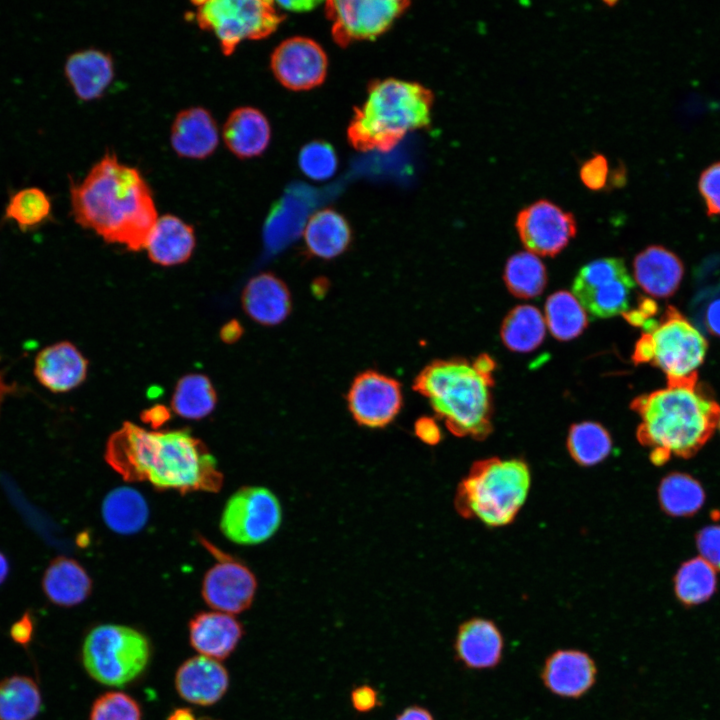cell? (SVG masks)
<instances>
[{"label":"cell","instance_id":"cell-25","mask_svg":"<svg viewBox=\"0 0 720 720\" xmlns=\"http://www.w3.org/2000/svg\"><path fill=\"white\" fill-rule=\"evenodd\" d=\"M64 74L74 94L83 101L101 97L114 78V64L107 53L98 49H83L70 54L64 64Z\"/></svg>","mask_w":720,"mask_h":720},{"label":"cell","instance_id":"cell-23","mask_svg":"<svg viewBox=\"0 0 720 720\" xmlns=\"http://www.w3.org/2000/svg\"><path fill=\"white\" fill-rule=\"evenodd\" d=\"M241 302L251 319L266 326L283 322L292 308L288 287L269 272L260 273L249 280L242 292Z\"/></svg>","mask_w":720,"mask_h":720},{"label":"cell","instance_id":"cell-5","mask_svg":"<svg viewBox=\"0 0 720 720\" xmlns=\"http://www.w3.org/2000/svg\"><path fill=\"white\" fill-rule=\"evenodd\" d=\"M433 94L418 83L386 79L372 83L348 128L360 151L391 150L408 132L430 122Z\"/></svg>","mask_w":720,"mask_h":720},{"label":"cell","instance_id":"cell-56","mask_svg":"<svg viewBox=\"0 0 720 720\" xmlns=\"http://www.w3.org/2000/svg\"><path fill=\"white\" fill-rule=\"evenodd\" d=\"M199 720H216V719H212V718H209V717H204V718H201V719H199Z\"/></svg>","mask_w":720,"mask_h":720},{"label":"cell","instance_id":"cell-40","mask_svg":"<svg viewBox=\"0 0 720 720\" xmlns=\"http://www.w3.org/2000/svg\"><path fill=\"white\" fill-rule=\"evenodd\" d=\"M89 720H142V710L132 696L108 691L93 702Z\"/></svg>","mask_w":720,"mask_h":720},{"label":"cell","instance_id":"cell-36","mask_svg":"<svg viewBox=\"0 0 720 720\" xmlns=\"http://www.w3.org/2000/svg\"><path fill=\"white\" fill-rule=\"evenodd\" d=\"M503 278L509 292L521 299L538 297L547 284L543 262L528 251L518 252L507 260Z\"/></svg>","mask_w":720,"mask_h":720},{"label":"cell","instance_id":"cell-45","mask_svg":"<svg viewBox=\"0 0 720 720\" xmlns=\"http://www.w3.org/2000/svg\"><path fill=\"white\" fill-rule=\"evenodd\" d=\"M350 699L352 707L359 713L370 712L380 704L378 692L368 684L355 687L351 691Z\"/></svg>","mask_w":720,"mask_h":720},{"label":"cell","instance_id":"cell-42","mask_svg":"<svg viewBox=\"0 0 720 720\" xmlns=\"http://www.w3.org/2000/svg\"><path fill=\"white\" fill-rule=\"evenodd\" d=\"M698 189L708 215H720V161L711 164L701 173Z\"/></svg>","mask_w":720,"mask_h":720},{"label":"cell","instance_id":"cell-38","mask_svg":"<svg viewBox=\"0 0 720 720\" xmlns=\"http://www.w3.org/2000/svg\"><path fill=\"white\" fill-rule=\"evenodd\" d=\"M701 485L683 473H673L663 479L659 487V500L665 512L674 516H687L700 509L704 502Z\"/></svg>","mask_w":720,"mask_h":720},{"label":"cell","instance_id":"cell-10","mask_svg":"<svg viewBox=\"0 0 720 720\" xmlns=\"http://www.w3.org/2000/svg\"><path fill=\"white\" fill-rule=\"evenodd\" d=\"M281 519L280 503L269 489L247 486L238 489L226 502L220 529L236 544L254 545L273 536Z\"/></svg>","mask_w":720,"mask_h":720},{"label":"cell","instance_id":"cell-39","mask_svg":"<svg viewBox=\"0 0 720 720\" xmlns=\"http://www.w3.org/2000/svg\"><path fill=\"white\" fill-rule=\"evenodd\" d=\"M568 450L575 461L591 466L603 461L610 453L612 441L607 430L595 422L573 425L568 435Z\"/></svg>","mask_w":720,"mask_h":720},{"label":"cell","instance_id":"cell-30","mask_svg":"<svg viewBox=\"0 0 720 720\" xmlns=\"http://www.w3.org/2000/svg\"><path fill=\"white\" fill-rule=\"evenodd\" d=\"M148 505L138 491L130 487L111 490L103 500L102 516L114 532L130 535L140 531L148 520Z\"/></svg>","mask_w":720,"mask_h":720},{"label":"cell","instance_id":"cell-1","mask_svg":"<svg viewBox=\"0 0 720 720\" xmlns=\"http://www.w3.org/2000/svg\"><path fill=\"white\" fill-rule=\"evenodd\" d=\"M104 459L124 480L159 490L215 493L223 485L215 457L184 429L148 431L125 422L109 436Z\"/></svg>","mask_w":720,"mask_h":720},{"label":"cell","instance_id":"cell-22","mask_svg":"<svg viewBox=\"0 0 720 720\" xmlns=\"http://www.w3.org/2000/svg\"><path fill=\"white\" fill-rule=\"evenodd\" d=\"M171 146L180 156L204 159L218 146L219 130L211 113L203 107L180 111L171 126Z\"/></svg>","mask_w":720,"mask_h":720},{"label":"cell","instance_id":"cell-8","mask_svg":"<svg viewBox=\"0 0 720 720\" xmlns=\"http://www.w3.org/2000/svg\"><path fill=\"white\" fill-rule=\"evenodd\" d=\"M151 657L148 638L135 628L102 624L86 635L81 658L86 672L95 681L119 687L140 676Z\"/></svg>","mask_w":720,"mask_h":720},{"label":"cell","instance_id":"cell-49","mask_svg":"<svg viewBox=\"0 0 720 720\" xmlns=\"http://www.w3.org/2000/svg\"><path fill=\"white\" fill-rule=\"evenodd\" d=\"M705 323L708 330L720 337V299L714 300L705 313Z\"/></svg>","mask_w":720,"mask_h":720},{"label":"cell","instance_id":"cell-21","mask_svg":"<svg viewBox=\"0 0 720 720\" xmlns=\"http://www.w3.org/2000/svg\"><path fill=\"white\" fill-rule=\"evenodd\" d=\"M244 634L242 624L233 615L218 611L195 614L188 623V637L199 655L215 660L229 657Z\"/></svg>","mask_w":720,"mask_h":720},{"label":"cell","instance_id":"cell-26","mask_svg":"<svg viewBox=\"0 0 720 720\" xmlns=\"http://www.w3.org/2000/svg\"><path fill=\"white\" fill-rule=\"evenodd\" d=\"M195 233L177 216L158 217L146 241L145 249L152 262L172 266L186 262L195 247Z\"/></svg>","mask_w":720,"mask_h":720},{"label":"cell","instance_id":"cell-57","mask_svg":"<svg viewBox=\"0 0 720 720\" xmlns=\"http://www.w3.org/2000/svg\"><path fill=\"white\" fill-rule=\"evenodd\" d=\"M720 426V425H719Z\"/></svg>","mask_w":720,"mask_h":720},{"label":"cell","instance_id":"cell-17","mask_svg":"<svg viewBox=\"0 0 720 720\" xmlns=\"http://www.w3.org/2000/svg\"><path fill=\"white\" fill-rule=\"evenodd\" d=\"M598 668L589 653L580 649H557L544 661L540 678L552 694L565 699H579L597 681Z\"/></svg>","mask_w":720,"mask_h":720},{"label":"cell","instance_id":"cell-50","mask_svg":"<svg viewBox=\"0 0 720 720\" xmlns=\"http://www.w3.org/2000/svg\"><path fill=\"white\" fill-rule=\"evenodd\" d=\"M394 720H434L433 714L420 705H411L399 713Z\"/></svg>","mask_w":720,"mask_h":720},{"label":"cell","instance_id":"cell-12","mask_svg":"<svg viewBox=\"0 0 720 720\" xmlns=\"http://www.w3.org/2000/svg\"><path fill=\"white\" fill-rule=\"evenodd\" d=\"M408 6L409 2L398 0H331L326 2V13L333 23L334 40L346 46L378 36Z\"/></svg>","mask_w":720,"mask_h":720},{"label":"cell","instance_id":"cell-4","mask_svg":"<svg viewBox=\"0 0 720 720\" xmlns=\"http://www.w3.org/2000/svg\"><path fill=\"white\" fill-rule=\"evenodd\" d=\"M493 359L436 360L416 376L413 389L428 399L446 427L457 436L482 438L491 427Z\"/></svg>","mask_w":720,"mask_h":720},{"label":"cell","instance_id":"cell-31","mask_svg":"<svg viewBox=\"0 0 720 720\" xmlns=\"http://www.w3.org/2000/svg\"><path fill=\"white\" fill-rule=\"evenodd\" d=\"M545 319L532 305H519L503 319L500 335L504 345L514 352H530L544 340Z\"/></svg>","mask_w":720,"mask_h":720},{"label":"cell","instance_id":"cell-15","mask_svg":"<svg viewBox=\"0 0 720 720\" xmlns=\"http://www.w3.org/2000/svg\"><path fill=\"white\" fill-rule=\"evenodd\" d=\"M213 553L219 562L203 578L202 598L218 612L233 615L247 610L257 590L255 575L242 562L226 554Z\"/></svg>","mask_w":720,"mask_h":720},{"label":"cell","instance_id":"cell-48","mask_svg":"<svg viewBox=\"0 0 720 720\" xmlns=\"http://www.w3.org/2000/svg\"><path fill=\"white\" fill-rule=\"evenodd\" d=\"M171 417L169 409L164 405H154L141 413V420L150 424L153 428H158L166 423Z\"/></svg>","mask_w":720,"mask_h":720},{"label":"cell","instance_id":"cell-28","mask_svg":"<svg viewBox=\"0 0 720 720\" xmlns=\"http://www.w3.org/2000/svg\"><path fill=\"white\" fill-rule=\"evenodd\" d=\"M41 584L48 600L61 607L84 602L92 591V580L86 570L66 556H58L49 563Z\"/></svg>","mask_w":720,"mask_h":720},{"label":"cell","instance_id":"cell-34","mask_svg":"<svg viewBox=\"0 0 720 720\" xmlns=\"http://www.w3.org/2000/svg\"><path fill=\"white\" fill-rule=\"evenodd\" d=\"M544 311L546 326L558 340H571L587 327V312L568 291L551 294L546 300Z\"/></svg>","mask_w":720,"mask_h":720},{"label":"cell","instance_id":"cell-16","mask_svg":"<svg viewBox=\"0 0 720 720\" xmlns=\"http://www.w3.org/2000/svg\"><path fill=\"white\" fill-rule=\"evenodd\" d=\"M271 69L286 88L306 90L319 85L325 78L327 58L313 40L293 37L283 41L272 53Z\"/></svg>","mask_w":720,"mask_h":720},{"label":"cell","instance_id":"cell-33","mask_svg":"<svg viewBox=\"0 0 720 720\" xmlns=\"http://www.w3.org/2000/svg\"><path fill=\"white\" fill-rule=\"evenodd\" d=\"M217 403L216 391L208 377L188 374L177 382L171 406L173 411L186 419L199 420L208 416Z\"/></svg>","mask_w":720,"mask_h":720},{"label":"cell","instance_id":"cell-7","mask_svg":"<svg viewBox=\"0 0 720 720\" xmlns=\"http://www.w3.org/2000/svg\"><path fill=\"white\" fill-rule=\"evenodd\" d=\"M708 343L700 331L675 307L668 306L655 326L637 341L632 360L661 369L668 385L698 382Z\"/></svg>","mask_w":720,"mask_h":720},{"label":"cell","instance_id":"cell-18","mask_svg":"<svg viewBox=\"0 0 720 720\" xmlns=\"http://www.w3.org/2000/svg\"><path fill=\"white\" fill-rule=\"evenodd\" d=\"M504 648V636L498 625L483 617L461 623L453 642L456 661L477 671L496 668L503 659Z\"/></svg>","mask_w":720,"mask_h":720},{"label":"cell","instance_id":"cell-14","mask_svg":"<svg viewBox=\"0 0 720 720\" xmlns=\"http://www.w3.org/2000/svg\"><path fill=\"white\" fill-rule=\"evenodd\" d=\"M347 403L354 420L369 428L391 423L401 410L400 383L374 370L357 375L348 391Z\"/></svg>","mask_w":720,"mask_h":720},{"label":"cell","instance_id":"cell-9","mask_svg":"<svg viewBox=\"0 0 720 720\" xmlns=\"http://www.w3.org/2000/svg\"><path fill=\"white\" fill-rule=\"evenodd\" d=\"M192 5L197 25L214 34L225 56L244 40L267 37L283 20L275 2L267 0H200Z\"/></svg>","mask_w":720,"mask_h":720},{"label":"cell","instance_id":"cell-44","mask_svg":"<svg viewBox=\"0 0 720 720\" xmlns=\"http://www.w3.org/2000/svg\"><path fill=\"white\" fill-rule=\"evenodd\" d=\"M697 548L701 558L715 570H720V525L702 529L697 536Z\"/></svg>","mask_w":720,"mask_h":720},{"label":"cell","instance_id":"cell-47","mask_svg":"<svg viewBox=\"0 0 720 720\" xmlns=\"http://www.w3.org/2000/svg\"><path fill=\"white\" fill-rule=\"evenodd\" d=\"M32 633L33 622L28 613H25L18 621H16L10 629L11 638L22 645H26L30 642Z\"/></svg>","mask_w":720,"mask_h":720},{"label":"cell","instance_id":"cell-35","mask_svg":"<svg viewBox=\"0 0 720 720\" xmlns=\"http://www.w3.org/2000/svg\"><path fill=\"white\" fill-rule=\"evenodd\" d=\"M42 705L33 679L14 675L0 681V720H32Z\"/></svg>","mask_w":720,"mask_h":720},{"label":"cell","instance_id":"cell-43","mask_svg":"<svg viewBox=\"0 0 720 720\" xmlns=\"http://www.w3.org/2000/svg\"><path fill=\"white\" fill-rule=\"evenodd\" d=\"M579 176L586 188L592 191L603 189L609 180V164L602 154H594L581 166Z\"/></svg>","mask_w":720,"mask_h":720},{"label":"cell","instance_id":"cell-29","mask_svg":"<svg viewBox=\"0 0 720 720\" xmlns=\"http://www.w3.org/2000/svg\"><path fill=\"white\" fill-rule=\"evenodd\" d=\"M306 248L313 256L331 259L341 255L351 242L346 219L332 209L314 213L304 229Z\"/></svg>","mask_w":720,"mask_h":720},{"label":"cell","instance_id":"cell-53","mask_svg":"<svg viewBox=\"0 0 720 720\" xmlns=\"http://www.w3.org/2000/svg\"><path fill=\"white\" fill-rule=\"evenodd\" d=\"M275 4L281 6L282 8L289 9V10H295V11H303L313 8L314 5L318 4V2L314 1H281V2H275Z\"/></svg>","mask_w":720,"mask_h":720},{"label":"cell","instance_id":"cell-20","mask_svg":"<svg viewBox=\"0 0 720 720\" xmlns=\"http://www.w3.org/2000/svg\"><path fill=\"white\" fill-rule=\"evenodd\" d=\"M229 674L220 661L198 655L184 661L175 674V688L185 701L211 706L227 692Z\"/></svg>","mask_w":720,"mask_h":720},{"label":"cell","instance_id":"cell-41","mask_svg":"<svg viewBox=\"0 0 720 720\" xmlns=\"http://www.w3.org/2000/svg\"><path fill=\"white\" fill-rule=\"evenodd\" d=\"M299 166L309 178L326 180L336 171V154L329 144L312 142L302 148L299 155Z\"/></svg>","mask_w":720,"mask_h":720},{"label":"cell","instance_id":"cell-37","mask_svg":"<svg viewBox=\"0 0 720 720\" xmlns=\"http://www.w3.org/2000/svg\"><path fill=\"white\" fill-rule=\"evenodd\" d=\"M716 570L703 558L685 562L674 579L678 600L686 606L699 605L709 600L716 590Z\"/></svg>","mask_w":720,"mask_h":720},{"label":"cell","instance_id":"cell-32","mask_svg":"<svg viewBox=\"0 0 720 720\" xmlns=\"http://www.w3.org/2000/svg\"><path fill=\"white\" fill-rule=\"evenodd\" d=\"M51 217V199L37 186H28L13 192L3 214L4 220L14 222L22 232L40 228Z\"/></svg>","mask_w":720,"mask_h":720},{"label":"cell","instance_id":"cell-24","mask_svg":"<svg viewBox=\"0 0 720 720\" xmlns=\"http://www.w3.org/2000/svg\"><path fill=\"white\" fill-rule=\"evenodd\" d=\"M683 274L681 260L662 246L647 247L633 261L634 279L646 293L657 298L673 295Z\"/></svg>","mask_w":720,"mask_h":720},{"label":"cell","instance_id":"cell-51","mask_svg":"<svg viewBox=\"0 0 720 720\" xmlns=\"http://www.w3.org/2000/svg\"><path fill=\"white\" fill-rule=\"evenodd\" d=\"M243 334V328L241 324L236 320H231L226 323L221 331L220 337L225 343L236 342Z\"/></svg>","mask_w":720,"mask_h":720},{"label":"cell","instance_id":"cell-13","mask_svg":"<svg viewBox=\"0 0 720 720\" xmlns=\"http://www.w3.org/2000/svg\"><path fill=\"white\" fill-rule=\"evenodd\" d=\"M515 226L524 247L536 256L557 255L577 231L574 216L547 199L523 208Z\"/></svg>","mask_w":720,"mask_h":720},{"label":"cell","instance_id":"cell-54","mask_svg":"<svg viewBox=\"0 0 720 720\" xmlns=\"http://www.w3.org/2000/svg\"><path fill=\"white\" fill-rule=\"evenodd\" d=\"M167 720H199L196 719L192 710L189 708L174 709L168 716Z\"/></svg>","mask_w":720,"mask_h":720},{"label":"cell","instance_id":"cell-46","mask_svg":"<svg viewBox=\"0 0 720 720\" xmlns=\"http://www.w3.org/2000/svg\"><path fill=\"white\" fill-rule=\"evenodd\" d=\"M416 436L423 442L434 445L441 439L440 427L431 417L419 418L414 426Z\"/></svg>","mask_w":720,"mask_h":720},{"label":"cell","instance_id":"cell-6","mask_svg":"<svg viewBox=\"0 0 720 720\" xmlns=\"http://www.w3.org/2000/svg\"><path fill=\"white\" fill-rule=\"evenodd\" d=\"M531 483L529 468L519 459L491 458L473 465L460 484L457 510L490 527L509 524L525 503Z\"/></svg>","mask_w":720,"mask_h":720},{"label":"cell","instance_id":"cell-52","mask_svg":"<svg viewBox=\"0 0 720 720\" xmlns=\"http://www.w3.org/2000/svg\"><path fill=\"white\" fill-rule=\"evenodd\" d=\"M18 391V385L15 382H9L2 369H0V408L9 395L15 394Z\"/></svg>","mask_w":720,"mask_h":720},{"label":"cell","instance_id":"cell-11","mask_svg":"<svg viewBox=\"0 0 720 720\" xmlns=\"http://www.w3.org/2000/svg\"><path fill=\"white\" fill-rule=\"evenodd\" d=\"M635 284L620 258H602L583 266L572 292L586 312L610 318L627 312Z\"/></svg>","mask_w":720,"mask_h":720},{"label":"cell","instance_id":"cell-55","mask_svg":"<svg viewBox=\"0 0 720 720\" xmlns=\"http://www.w3.org/2000/svg\"><path fill=\"white\" fill-rule=\"evenodd\" d=\"M9 572V564L3 553L0 552V584L4 582Z\"/></svg>","mask_w":720,"mask_h":720},{"label":"cell","instance_id":"cell-19","mask_svg":"<svg viewBox=\"0 0 720 720\" xmlns=\"http://www.w3.org/2000/svg\"><path fill=\"white\" fill-rule=\"evenodd\" d=\"M88 371V361L70 341L47 345L36 354L33 375L38 383L53 393L69 392L81 385Z\"/></svg>","mask_w":720,"mask_h":720},{"label":"cell","instance_id":"cell-2","mask_svg":"<svg viewBox=\"0 0 720 720\" xmlns=\"http://www.w3.org/2000/svg\"><path fill=\"white\" fill-rule=\"evenodd\" d=\"M72 216L81 227L129 250L145 248L157 219L152 192L140 172L106 153L80 181H70Z\"/></svg>","mask_w":720,"mask_h":720},{"label":"cell","instance_id":"cell-27","mask_svg":"<svg viewBox=\"0 0 720 720\" xmlns=\"http://www.w3.org/2000/svg\"><path fill=\"white\" fill-rule=\"evenodd\" d=\"M270 125L267 118L253 107H238L228 115L222 137L225 145L238 158L260 155L270 140Z\"/></svg>","mask_w":720,"mask_h":720},{"label":"cell","instance_id":"cell-3","mask_svg":"<svg viewBox=\"0 0 720 720\" xmlns=\"http://www.w3.org/2000/svg\"><path fill=\"white\" fill-rule=\"evenodd\" d=\"M631 407L640 417L638 438L655 464L693 456L720 425L719 404L698 382L641 395Z\"/></svg>","mask_w":720,"mask_h":720}]
</instances>
